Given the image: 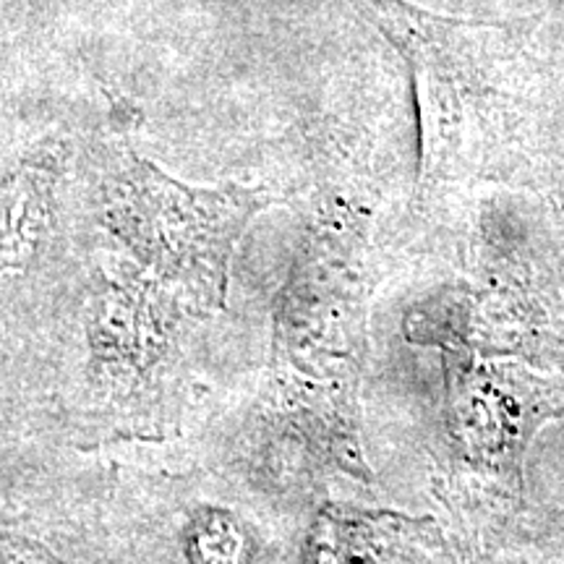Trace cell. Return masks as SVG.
<instances>
[{
    "label": "cell",
    "instance_id": "obj_1",
    "mask_svg": "<svg viewBox=\"0 0 564 564\" xmlns=\"http://www.w3.org/2000/svg\"><path fill=\"white\" fill-rule=\"evenodd\" d=\"M447 421L465 460L520 478L528 444L546 421L564 415V382L525 366L444 350Z\"/></svg>",
    "mask_w": 564,
    "mask_h": 564
}]
</instances>
